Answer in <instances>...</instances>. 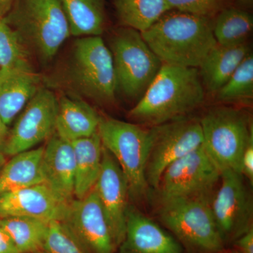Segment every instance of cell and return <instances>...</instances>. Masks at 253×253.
<instances>
[{
  "label": "cell",
  "instance_id": "cell-1",
  "mask_svg": "<svg viewBox=\"0 0 253 253\" xmlns=\"http://www.w3.org/2000/svg\"><path fill=\"white\" fill-rule=\"evenodd\" d=\"M205 97L199 68L163 63L129 116L140 126H160L186 118L204 104Z\"/></svg>",
  "mask_w": 253,
  "mask_h": 253
},
{
  "label": "cell",
  "instance_id": "cell-2",
  "mask_svg": "<svg viewBox=\"0 0 253 253\" xmlns=\"http://www.w3.org/2000/svg\"><path fill=\"white\" fill-rule=\"evenodd\" d=\"M213 18L171 10L141 33L163 63L199 68L217 44Z\"/></svg>",
  "mask_w": 253,
  "mask_h": 253
},
{
  "label": "cell",
  "instance_id": "cell-3",
  "mask_svg": "<svg viewBox=\"0 0 253 253\" xmlns=\"http://www.w3.org/2000/svg\"><path fill=\"white\" fill-rule=\"evenodd\" d=\"M3 20L42 63L49 62L71 36L61 0H16Z\"/></svg>",
  "mask_w": 253,
  "mask_h": 253
},
{
  "label": "cell",
  "instance_id": "cell-4",
  "mask_svg": "<svg viewBox=\"0 0 253 253\" xmlns=\"http://www.w3.org/2000/svg\"><path fill=\"white\" fill-rule=\"evenodd\" d=\"M160 219L189 253H216L225 248L214 221L209 194L164 203Z\"/></svg>",
  "mask_w": 253,
  "mask_h": 253
},
{
  "label": "cell",
  "instance_id": "cell-5",
  "mask_svg": "<svg viewBox=\"0 0 253 253\" xmlns=\"http://www.w3.org/2000/svg\"><path fill=\"white\" fill-rule=\"evenodd\" d=\"M199 121L203 146L219 171L241 173L243 154L253 139L249 114L237 108L217 106L205 113Z\"/></svg>",
  "mask_w": 253,
  "mask_h": 253
},
{
  "label": "cell",
  "instance_id": "cell-6",
  "mask_svg": "<svg viewBox=\"0 0 253 253\" xmlns=\"http://www.w3.org/2000/svg\"><path fill=\"white\" fill-rule=\"evenodd\" d=\"M68 75L73 89L84 97L102 105L116 101L112 54L101 36L83 37L75 42Z\"/></svg>",
  "mask_w": 253,
  "mask_h": 253
},
{
  "label": "cell",
  "instance_id": "cell-7",
  "mask_svg": "<svg viewBox=\"0 0 253 253\" xmlns=\"http://www.w3.org/2000/svg\"><path fill=\"white\" fill-rule=\"evenodd\" d=\"M105 149L113 155L129 187V195L141 199L149 186L145 171L151 146V131L140 125L100 116L98 127Z\"/></svg>",
  "mask_w": 253,
  "mask_h": 253
},
{
  "label": "cell",
  "instance_id": "cell-8",
  "mask_svg": "<svg viewBox=\"0 0 253 253\" xmlns=\"http://www.w3.org/2000/svg\"><path fill=\"white\" fill-rule=\"evenodd\" d=\"M117 89L129 98L142 96L163 62L145 42L140 32L120 28L111 42Z\"/></svg>",
  "mask_w": 253,
  "mask_h": 253
},
{
  "label": "cell",
  "instance_id": "cell-9",
  "mask_svg": "<svg viewBox=\"0 0 253 253\" xmlns=\"http://www.w3.org/2000/svg\"><path fill=\"white\" fill-rule=\"evenodd\" d=\"M151 146L146 163V181L156 189L163 172L173 162L203 145L200 121L184 118L151 126Z\"/></svg>",
  "mask_w": 253,
  "mask_h": 253
},
{
  "label": "cell",
  "instance_id": "cell-10",
  "mask_svg": "<svg viewBox=\"0 0 253 253\" xmlns=\"http://www.w3.org/2000/svg\"><path fill=\"white\" fill-rule=\"evenodd\" d=\"M220 176V171L202 145L171 163L163 172L156 190L162 204L208 194Z\"/></svg>",
  "mask_w": 253,
  "mask_h": 253
},
{
  "label": "cell",
  "instance_id": "cell-11",
  "mask_svg": "<svg viewBox=\"0 0 253 253\" xmlns=\"http://www.w3.org/2000/svg\"><path fill=\"white\" fill-rule=\"evenodd\" d=\"M220 179V187L211 201V208L226 246L253 228V204L252 196L241 173L223 171Z\"/></svg>",
  "mask_w": 253,
  "mask_h": 253
},
{
  "label": "cell",
  "instance_id": "cell-12",
  "mask_svg": "<svg viewBox=\"0 0 253 253\" xmlns=\"http://www.w3.org/2000/svg\"><path fill=\"white\" fill-rule=\"evenodd\" d=\"M57 110L58 98L54 93L40 88L8 134L2 148L4 156H14L47 141L56 130Z\"/></svg>",
  "mask_w": 253,
  "mask_h": 253
},
{
  "label": "cell",
  "instance_id": "cell-13",
  "mask_svg": "<svg viewBox=\"0 0 253 253\" xmlns=\"http://www.w3.org/2000/svg\"><path fill=\"white\" fill-rule=\"evenodd\" d=\"M86 253H116L111 230L94 188L81 199L68 205L61 221Z\"/></svg>",
  "mask_w": 253,
  "mask_h": 253
},
{
  "label": "cell",
  "instance_id": "cell-14",
  "mask_svg": "<svg viewBox=\"0 0 253 253\" xmlns=\"http://www.w3.org/2000/svg\"><path fill=\"white\" fill-rule=\"evenodd\" d=\"M94 189L118 250L126 238L129 187L119 164L104 147L101 172Z\"/></svg>",
  "mask_w": 253,
  "mask_h": 253
},
{
  "label": "cell",
  "instance_id": "cell-15",
  "mask_svg": "<svg viewBox=\"0 0 253 253\" xmlns=\"http://www.w3.org/2000/svg\"><path fill=\"white\" fill-rule=\"evenodd\" d=\"M70 203L41 184L0 195V218L26 217L62 221Z\"/></svg>",
  "mask_w": 253,
  "mask_h": 253
},
{
  "label": "cell",
  "instance_id": "cell-16",
  "mask_svg": "<svg viewBox=\"0 0 253 253\" xmlns=\"http://www.w3.org/2000/svg\"><path fill=\"white\" fill-rule=\"evenodd\" d=\"M44 184L67 203L75 199L76 163L72 144L54 133L44 146L42 160Z\"/></svg>",
  "mask_w": 253,
  "mask_h": 253
},
{
  "label": "cell",
  "instance_id": "cell-17",
  "mask_svg": "<svg viewBox=\"0 0 253 253\" xmlns=\"http://www.w3.org/2000/svg\"><path fill=\"white\" fill-rule=\"evenodd\" d=\"M121 253H184L179 241L135 208H128Z\"/></svg>",
  "mask_w": 253,
  "mask_h": 253
},
{
  "label": "cell",
  "instance_id": "cell-18",
  "mask_svg": "<svg viewBox=\"0 0 253 253\" xmlns=\"http://www.w3.org/2000/svg\"><path fill=\"white\" fill-rule=\"evenodd\" d=\"M41 82L33 68H0V116L6 126L39 90Z\"/></svg>",
  "mask_w": 253,
  "mask_h": 253
},
{
  "label": "cell",
  "instance_id": "cell-19",
  "mask_svg": "<svg viewBox=\"0 0 253 253\" xmlns=\"http://www.w3.org/2000/svg\"><path fill=\"white\" fill-rule=\"evenodd\" d=\"M100 116L81 99L61 96L58 99L55 133L65 140L88 137L98 131Z\"/></svg>",
  "mask_w": 253,
  "mask_h": 253
},
{
  "label": "cell",
  "instance_id": "cell-20",
  "mask_svg": "<svg viewBox=\"0 0 253 253\" xmlns=\"http://www.w3.org/2000/svg\"><path fill=\"white\" fill-rule=\"evenodd\" d=\"M250 53L247 43L236 46L216 44L199 68L206 91L217 94Z\"/></svg>",
  "mask_w": 253,
  "mask_h": 253
},
{
  "label": "cell",
  "instance_id": "cell-21",
  "mask_svg": "<svg viewBox=\"0 0 253 253\" xmlns=\"http://www.w3.org/2000/svg\"><path fill=\"white\" fill-rule=\"evenodd\" d=\"M75 154V199H81L94 187L101 172L103 146L98 131L88 137L71 141Z\"/></svg>",
  "mask_w": 253,
  "mask_h": 253
},
{
  "label": "cell",
  "instance_id": "cell-22",
  "mask_svg": "<svg viewBox=\"0 0 253 253\" xmlns=\"http://www.w3.org/2000/svg\"><path fill=\"white\" fill-rule=\"evenodd\" d=\"M44 146L11 156L0 170V195L44 184L42 160Z\"/></svg>",
  "mask_w": 253,
  "mask_h": 253
},
{
  "label": "cell",
  "instance_id": "cell-23",
  "mask_svg": "<svg viewBox=\"0 0 253 253\" xmlns=\"http://www.w3.org/2000/svg\"><path fill=\"white\" fill-rule=\"evenodd\" d=\"M71 36H101L106 23L105 0H61Z\"/></svg>",
  "mask_w": 253,
  "mask_h": 253
},
{
  "label": "cell",
  "instance_id": "cell-24",
  "mask_svg": "<svg viewBox=\"0 0 253 253\" xmlns=\"http://www.w3.org/2000/svg\"><path fill=\"white\" fill-rule=\"evenodd\" d=\"M114 6L120 23L141 33L172 10L166 0H115Z\"/></svg>",
  "mask_w": 253,
  "mask_h": 253
},
{
  "label": "cell",
  "instance_id": "cell-25",
  "mask_svg": "<svg viewBox=\"0 0 253 253\" xmlns=\"http://www.w3.org/2000/svg\"><path fill=\"white\" fill-rule=\"evenodd\" d=\"M0 226L7 233L20 253H36L43 251L49 231V222L35 218H0Z\"/></svg>",
  "mask_w": 253,
  "mask_h": 253
},
{
  "label": "cell",
  "instance_id": "cell-26",
  "mask_svg": "<svg viewBox=\"0 0 253 253\" xmlns=\"http://www.w3.org/2000/svg\"><path fill=\"white\" fill-rule=\"evenodd\" d=\"M253 28L252 14L239 8H222L213 18V34L220 45L246 44Z\"/></svg>",
  "mask_w": 253,
  "mask_h": 253
},
{
  "label": "cell",
  "instance_id": "cell-27",
  "mask_svg": "<svg viewBox=\"0 0 253 253\" xmlns=\"http://www.w3.org/2000/svg\"><path fill=\"white\" fill-rule=\"evenodd\" d=\"M218 101L226 104H251L253 98V56L250 53L230 79L217 91Z\"/></svg>",
  "mask_w": 253,
  "mask_h": 253
},
{
  "label": "cell",
  "instance_id": "cell-28",
  "mask_svg": "<svg viewBox=\"0 0 253 253\" xmlns=\"http://www.w3.org/2000/svg\"><path fill=\"white\" fill-rule=\"evenodd\" d=\"M31 58L16 33L0 20V68H33Z\"/></svg>",
  "mask_w": 253,
  "mask_h": 253
},
{
  "label": "cell",
  "instance_id": "cell-29",
  "mask_svg": "<svg viewBox=\"0 0 253 253\" xmlns=\"http://www.w3.org/2000/svg\"><path fill=\"white\" fill-rule=\"evenodd\" d=\"M42 252L86 253L76 238L61 221H50Z\"/></svg>",
  "mask_w": 253,
  "mask_h": 253
},
{
  "label": "cell",
  "instance_id": "cell-30",
  "mask_svg": "<svg viewBox=\"0 0 253 253\" xmlns=\"http://www.w3.org/2000/svg\"><path fill=\"white\" fill-rule=\"evenodd\" d=\"M172 10L214 18L222 9L224 0H166Z\"/></svg>",
  "mask_w": 253,
  "mask_h": 253
},
{
  "label": "cell",
  "instance_id": "cell-31",
  "mask_svg": "<svg viewBox=\"0 0 253 253\" xmlns=\"http://www.w3.org/2000/svg\"><path fill=\"white\" fill-rule=\"evenodd\" d=\"M241 174L246 176L253 185V139L245 149L241 163Z\"/></svg>",
  "mask_w": 253,
  "mask_h": 253
},
{
  "label": "cell",
  "instance_id": "cell-32",
  "mask_svg": "<svg viewBox=\"0 0 253 253\" xmlns=\"http://www.w3.org/2000/svg\"><path fill=\"white\" fill-rule=\"evenodd\" d=\"M231 251L234 253H253V228L236 239Z\"/></svg>",
  "mask_w": 253,
  "mask_h": 253
},
{
  "label": "cell",
  "instance_id": "cell-33",
  "mask_svg": "<svg viewBox=\"0 0 253 253\" xmlns=\"http://www.w3.org/2000/svg\"><path fill=\"white\" fill-rule=\"evenodd\" d=\"M0 253H20L7 233L0 226Z\"/></svg>",
  "mask_w": 253,
  "mask_h": 253
},
{
  "label": "cell",
  "instance_id": "cell-34",
  "mask_svg": "<svg viewBox=\"0 0 253 253\" xmlns=\"http://www.w3.org/2000/svg\"><path fill=\"white\" fill-rule=\"evenodd\" d=\"M16 0H0V20H3L9 14Z\"/></svg>",
  "mask_w": 253,
  "mask_h": 253
},
{
  "label": "cell",
  "instance_id": "cell-35",
  "mask_svg": "<svg viewBox=\"0 0 253 253\" xmlns=\"http://www.w3.org/2000/svg\"><path fill=\"white\" fill-rule=\"evenodd\" d=\"M8 131L7 126L5 125L0 116V150L2 151V148L4 146L5 141H6V138H7Z\"/></svg>",
  "mask_w": 253,
  "mask_h": 253
},
{
  "label": "cell",
  "instance_id": "cell-36",
  "mask_svg": "<svg viewBox=\"0 0 253 253\" xmlns=\"http://www.w3.org/2000/svg\"><path fill=\"white\" fill-rule=\"evenodd\" d=\"M5 163H6V161H5L4 154H3L2 151L0 150V170H1V168L4 166Z\"/></svg>",
  "mask_w": 253,
  "mask_h": 253
},
{
  "label": "cell",
  "instance_id": "cell-37",
  "mask_svg": "<svg viewBox=\"0 0 253 253\" xmlns=\"http://www.w3.org/2000/svg\"><path fill=\"white\" fill-rule=\"evenodd\" d=\"M239 2L244 5V6H251L253 4V0H239Z\"/></svg>",
  "mask_w": 253,
  "mask_h": 253
},
{
  "label": "cell",
  "instance_id": "cell-38",
  "mask_svg": "<svg viewBox=\"0 0 253 253\" xmlns=\"http://www.w3.org/2000/svg\"><path fill=\"white\" fill-rule=\"evenodd\" d=\"M216 253H234L231 250H225V248L224 249L221 250L219 252Z\"/></svg>",
  "mask_w": 253,
  "mask_h": 253
},
{
  "label": "cell",
  "instance_id": "cell-39",
  "mask_svg": "<svg viewBox=\"0 0 253 253\" xmlns=\"http://www.w3.org/2000/svg\"><path fill=\"white\" fill-rule=\"evenodd\" d=\"M44 253L42 252V251H41V252H38V253Z\"/></svg>",
  "mask_w": 253,
  "mask_h": 253
}]
</instances>
